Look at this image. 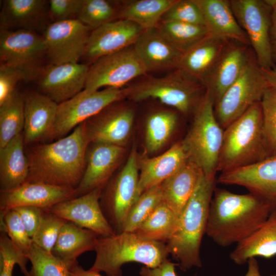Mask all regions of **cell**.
Returning <instances> with one entry per match:
<instances>
[{
	"instance_id": "cell-50",
	"label": "cell",
	"mask_w": 276,
	"mask_h": 276,
	"mask_svg": "<svg viewBox=\"0 0 276 276\" xmlns=\"http://www.w3.org/2000/svg\"><path fill=\"white\" fill-rule=\"evenodd\" d=\"M270 41L273 59L276 62V4L273 7L271 13Z\"/></svg>"
},
{
	"instance_id": "cell-49",
	"label": "cell",
	"mask_w": 276,
	"mask_h": 276,
	"mask_svg": "<svg viewBox=\"0 0 276 276\" xmlns=\"http://www.w3.org/2000/svg\"><path fill=\"white\" fill-rule=\"evenodd\" d=\"M177 263L167 260L158 267L150 268L143 266L140 271L141 276H177L175 266Z\"/></svg>"
},
{
	"instance_id": "cell-13",
	"label": "cell",
	"mask_w": 276,
	"mask_h": 276,
	"mask_svg": "<svg viewBox=\"0 0 276 276\" xmlns=\"http://www.w3.org/2000/svg\"><path fill=\"white\" fill-rule=\"evenodd\" d=\"M147 72L133 45L102 56L89 67L84 89L94 91L100 88H122Z\"/></svg>"
},
{
	"instance_id": "cell-40",
	"label": "cell",
	"mask_w": 276,
	"mask_h": 276,
	"mask_svg": "<svg viewBox=\"0 0 276 276\" xmlns=\"http://www.w3.org/2000/svg\"><path fill=\"white\" fill-rule=\"evenodd\" d=\"M28 258L32 264L29 276H70V268L63 261L34 243Z\"/></svg>"
},
{
	"instance_id": "cell-9",
	"label": "cell",
	"mask_w": 276,
	"mask_h": 276,
	"mask_svg": "<svg viewBox=\"0 0 276 276\" xmlns=\"http://www.w3.org/2000/svg\"><path fill=\"white\" fill-rule=\"evenodd\" d=\"M137 166V153L133 148L121 171L102 190L100 206L116 234L123 232L129 212L140 196Z\"/></svg>"
},
{
	"instance_id": "cell-17",
	"label": "cell",
	"mask_w": 276,
	"mask_h": 276,
	"mask_svg": "<svg viewBox=\"0 0 276 276\" xmlns=\"http://www.w3.org/2000/svg\"><path fill=\"white\" fill-rule=\"evenodd\" d=\"M102 188L61 202L47 210L67 221L95 232L99 237L115 234L105 217L100 204Z\"/></svg>"
},
{
	"instance_id": "cell-33",
	"label": "cell",
	"mask_w": 276,
	"mask_h": 276,
	"mask_svg": "<svg viewBox=\"0 0 276 276\" xmlns=\"http://www.w3.org/2000/svg\"><path fill=\"white\" fill-rule=\"evenodd\" d=\"M176 0H136L121 5L119 19H127L144 30L156 27L166 11Z\"/></svg>"
},
{
	"instance_id": "cell-6",
	"label": "cell",
	"mask_w": 276,
	"mask_h": 276,
	"mask_svg": "<svg viewBox=\"0 0 276 276\" xmlns=\"http://www.w3.org/2000/svg\"><path fill=\"white\" fill-rule=\"evenodd\" d=\"M127 87V98L133 101L156 99L185 114H194L206 91L202 82L178 68L163 77H146Z\"/></svg>"
},
{
	"instance_id": "cell-43",
	"label": "cell",
	"mask_w": 276,
	"mask_h": 276,
	"mask_svg": "<svg viewBox=\"0 0 276 276\" xmlns=\"http://www.w3.org/2000/svg\"><path fill=\"white\" fill-rule=\"evenodd\" d=\"M66 222L64 219L44 210L38 228L32 238L33 242L41 249L51 252L61 229Z\"/></svg>"
},
{
	"instance_id": "cell-32",
	"label": "cell",
	"mask_w": 276,
	"mask_h": 276,
	"mask_svg": "<svg viewBox=\"0 0 276 276\" xmlns=\"http://www.w3.org/2000/svg\"><path fill=\"white\" fill-rule=\"evenodd\" d=\"M99 237L91 230L67 221L61 228L51 253L70 268L78 263L79 256L95 250Z\"/></svg>"
},
{
	"instance_id": "cell-35",
	"label": "cell",
	"mask_w": 276,
	"mask_h": 276,
	"mask_svg": "<svg viewBox=\"0 0 276 276\" xmlns=\"http://www.w3.org/2000/svg\"><path fill=\"white\" fill-rule=\"evenodd\" d=\"M24 126V96L16 89L0 105V149L21 133Z\"/></svg>"
},
{
	"instance_id": "cell-30",
	"label": "cell",
	"mask_w": 276,
	"mask_h": 276,
	"mask_svg": "<svg viewBox=\"0 0 276 276\" xmlns=\"http://www.w3.org/2000/svg\"><path fill=\"white\" fill-rule=\"evenodd\" d=\"M25 145L20 133L0 149L1 192L15 189L26 181L29 164Z\"/></svg>"
},
{
	"instance_id": "cell-42",
	"label": "cell",
	"mask_w": 276,
	"mask_h": 276,
	"mask_svg": "<svg viewBox=\"0 0 276 276\" xmlns=\"http://www.w3.org/2000/svg\"><path fill=\"white\" fill-rule=\"evenodd\" d=\"M0 228L1 232L6 233L13 244L28 258L33 242L14 210L0 215Z\"/></svg>"
},
{
	"instance_id": "cell-7",
	"label": "cell",
	"mask_w": 276,
	"mask_h": 276,
	"mask_svg": "<svg viewBox=\"0 0 276 276\" xmlns=\"http://www.w3.org/2000/svg\"><path fill=\"white\" fill-rule=\"evenodd\" d=\"M224 130L214 112V103L206 91L194 113L191 127L181 142L189 160L195 163L205 177L216 179Z\"/></svg>"
},
{
	"instance_id": "cell-51",
	"label": "cell",
	"mask_w": 276,
	"mask_h": 276,
	"mask_svg": "<svg viewBox=\"0 0 276 276\" xmlns=\"http://www.w3.org/2000/svg\"><path fill=\"white\" fill-rule=\"evenodd\" d=\"M70 276H102L100 272L89 269H84L82 266L78 264L70 268Z\"/></svg>"
},
{
	"instance_id": "cell-10",
	"label": "cell",
	"mask_w": 276,
	"mask_h": 276,
	"mask_svg": "<svg viewBox=\"0 0 276 276\" xmlns=\"http://www.w3.org/2000/svg\"><path fill=\"white\" fill-rule=\"evenodd\" d=\"M42 34L27 30H0L1 63L20 71L25 81L35 80L45 66Z\"/></svg>"
},
{
	"instance_id": "cell-37",
	"label": "cell",
	"mask_w": 276,
	"mask_h": 276,
	"mask_svg": "<svg viewBox=\"0 0 276 276\" xmlns=\"http://www.w3.org/2000/svg\"><path fill=\"white\" fill-rule=\"evenodd\" d=\"M156 27L164 38L183 53L208 36L205 26L167 21H160Z\"/></svg>"
},
{
	"instance_id": "cell-2",
	"label": "cell",
	"mask_w": 276,
	"mask_h": 276,
	"mask_svg": "<svg viewBox=\"0 0 276 276\" xmlns=\"http://www.w3.org/2000/svg\"><path fill=\"white\" fill-rule=\"evenodd\" d=\"M275 209L269 202L250 193L237 194L215 188L205 234L220 246L237 244L260 228Z\"/></svg>"
},
{
	"instance_id": "cell-4",
	"label": "cell",
	"mask_w": 276,
	"mask_h": 276,
	"mask_svg": "<svg viewBox=\"0 0 276 276\" xmlns=\"http://www.w3.org/2000/svg\"><path fill=\"white\" fill-rule=\"evenodd\" d=\"M95 251L90 269L107 276H122V267L129 262L155 268L167 261L169 255L166 243L146 240L129 232L99 237Z\"/></svg>"
},
{
	"instance_id": "cell-15",
	"label": "cell",
	"mask_w": 276,
	"mask_h": 276,
	"mask_svg": "<svg viewBox=\"0 0 276 276\" xmlns=\"http://www.w3.org/2000/svg\"><path fill=\"white\" fill-rule=\"evenodd\" d=\"M117 102L84 122L90 143L124 147L127 142L132 131L134 112L131 108Z\"/></svg>"
},
{
	"instance_id": "cell-3",
	"label": "cell",
	"mask_w": 276,
	"mask_h": 276,
	"mask_svg": "<svg viewBox=\"0 0 276 276\" xmlns=\"http://www.w3.org/2000/svg\"><path fill=\"white\" fill-rule=\"evenodd\" d=\"M215 181L205 176L202 178L179 217L176 230L166 243L169 254L182 271L202 265L200 246Z\"/></svg>"
},
{
	"instance_id": "cell-41",
	"label": "cell",
	"mask_w": 276,
	"mask_h": 276,
	"mask_svg": "<svg viewBox=\"0 0 276 276\" xmlns=\"http://www.w3.org/2000/svg\"><path fill=\"white\" fill-rule=\"evenodd\" d=\"M265 143L269 157L276 156V86L269 85L261 101Z\"/></svg>"
},
{
	"instance_id": "cell-8",
	"label": "cell",
	"mask_w": 276,
	"mask_h": 276,
	"mask_svg": "<svg viewBox=\"0 0 276 276\" xmlns=\"http://www.w3.org/2000/svg\"><path fill=\"white\" fill-rule=\"evenodd\" d=\"M270 84L253 55L236 80L214 104L216 118L223 129L260 102Z\"/></svg>"
},
{
	"instance_id": "cell-1",
	"label": "cell",
	"mask_w": 276,
	"mask_h": 276,
	"mask_svg": "<svg viewBox=\"0 0 276 276\" xmlns=\"http://www.w3.org/2000/svg\"><path fill=\"white\" fill-rule=\"evenodd\" d=\"M89 144L83 122L54 142L27 146L29 173L26 182L76 189L84 174Z\"/></svg>"
},
{
	"instance_id": "cell-21",
	"label": "cell",
	"mask_w": 276,
	"mask_h": 276,
	"mask_svg": "<svg viewBox=\"0 0 276 276\" xmlns=\"http://www.w3.org/2000/svg\"><path fill=\"white\" fill-rule=\"evenodd\" d=\"M249 46L231 41L204 81L215 104L240 76L254 54Z\"/></svg>"
},
{
	"instance_id": "cell-11",
	"label": "cell",
	"mask_w": 276,
	"mask_h": 276,
	"mask_svg": "<svg viewBox=\"0 0 276 276\" xmlns=\"http://www.w3.org/2000/svg\"><path fill=\"white\" fill-rule=\"evenodd\" d=\"M229 3L248 38L259 65L264 70L274 68L270 41L272 7L261 0H229Z\"/></svg>"
},
{
	"instance_id": "cell-20",
	"label": "cell",
	"mask_w": 276,
	"mask_h": 276,
	"mask_svg": "<svg viewBox=\"0 0 276 276\" xmlns=\"http://www.w3.org/2000/svg\"><path fill=\"white\" fill-rule=\"evenodd\" d=\"M217 181L243 187L276 208V156L222 172Z\"/></svg>"
},
{
	"instance_id": "cell-26",
	"label": "cell",
	"mask_w": 276,
	"mask_h": 276,
	"mask_svg": "<svg viewBox=\"0 0 276 276\" xmlns=\"http://www.w3.org/2000/svg\"><path fill=\"white\" fill-rule=\"evenodd\" d=\"M203 14L208 35L250 45L227 0H195Z\"/></svg>"
},
{
	"instance_id": "cell-48",
	"label": "cell",
	"mask_w": 276,
	"mask_h": 276,
	"mask_svg": "<svg viewBox=\"0 0 276 276\" xmlns=\"http://www.w3.org/2000/svg\"><path fill=\"white\" fill-rule=\"evenodd\" d=\"M12 209L19 215L28 235L32 238L40 224L44 210L33 206H20Z\"/></svg>"
},
{
	"instance_id": "cell-34",
	"label": "cell",
	"mask_w": 276,
	"mask_h": 276,
	"mask_svg": "<svg viewBox=\"0 0 276 276\" xmlns=\"http://www.w3.org/2000/svg\"><path fill=\"white\" fill-rule=\"evenodd\" d=\"M179 219L162 201L133 232L143 239L166 243L176 230Z\"/></svg>"
},
{
	"instance_id": "cell-36",
	"label": "cell",
	"mask_w": 276,
	"mask_h": 276,
	"mask_svg": "<svg viewBox=\"0 0 276 276\" xmlns=\"http://www.w3.org/2000/svg\"><path fill=\"white\" fill-rule=\"evenodd\" d=\"M177 121V114L172 110H157L148 116L145 136L148 152L154 153L165 145L173 134Z\"/></svg>"
},
{
	"instance_id": "cell-25",
	"label": "cell",
	"mask_w": 276,
	"mask_h": 276,
	"mask_svg": "<svg viewBox=\"0 0 276 276\" xmlns=\"http://www.w3.org/2000/svg\"><path fill=\"white\" fill-rule=\"evenodd\" d=\"M133 47L147 72L175 70L183 55L160 35L157 27L144 30Z\"/></svg>"
},
{
	"instance_id": "cell-14",
	"label": "cell",
	"mask_w": 276,
	"mask_h": 276,
	"mask_svg": "<svg viewBox=\"0 0 276 276\" xmlns=\"http://www.w3.org/2000/svg\"><path fill=\"white\" fill-rule=\"evenodd\" d=\"M91 29L78 19L51 22L42 33L50 64L78 63Z\"/></svg>"
},
{
	"instance_id": "cell-18",
	"label": "cell",
	"mask_w": 276,
	"mask_h": 276,
	"mask_svg": "<svg viewBox=\"0 0 276 276\" xmlns=\"http://www.w3.org/2000/svg\"><path fill=\"white\" fill-rule=\"evenodd\" d=\"M77 197V189L40 182H25L13 190L1 192L0 215L20 206L47 211L55 205Z\"/></svg>"
},
{
	"instance_id": "cell-19",
	"label": "cell",
	"mask_w": 276,
	"mask_h": 276,
	"mask_svg": "<svg viewBox=\"0 0 276 276\" xmlns=\"http://www.w3.org/2000/svg\"><path fill=\"white\" fill-rule=\"evenodd\" d=\"M144 30L131 21L119 19L93 30L83 59L93 63L105 55L133 45Z\"/></svg>"
},
{
	"instance_id": "cell-54",
	"label": "cell",
	"mask_w": 276,
	"mask_h": 276,
	"mask_svg": "<svg viewBox=\"0 0 276 276\" xmlns=\"http://www.w3.org/2000/svg\"><path fill=\"white\" fill-rule=\"evenodd\" d=\"M271 276H276V273H275V274H272Z\"/></svg>"
},
{
	"instance_id": "cell-31",
	"label": "cell",
	"mask_w": 276,
	"mask_h": 276,
	"mask_svg": "<svg viewBox=\"0 0 276 276\" xmlns=\"http://www.w3.org/2000/svg\"><path fill=\"white\" fill-rule=\"evenodd\" d=\"M276 255V209L263 224L245 239L238 243L229 258L238 265L251 258H270Z\"/></svg>"
},
{
	"instance_id": "cell-45",
	"label": "cell",
	"mask_w": 276,
	"mask_h": 276,
	"mask_svg": "<svg viewBox=\"0 0 276 276\" xmlns=\"http://www.w3.org/2000/svg\"><path fill=\"white\" fill-rule=\"evenodd\" d=\"M167 21L205 27L202 11L195 0H176L160 20Z\"/></svg>"
},
{
	"instance_id": "cell-39",
	"label": "cell",
	"mask_w": 276,
	"mask_h": 276,
	"mask_svg": "<svg viewBox=\"0 0 276 276\" xmlns=\"http://www.w3.org/2000/svg\"><path fill=\"white\" fill-rule=\"evenodd\" d=\"M162 201L160 184L143 192L130 210L123 232H133Z\"/></svg>"
},
{
	"instance_id": "cell-16",
	"label": "cell",
	"mask_w": 276,
	"mask_h": 276,
	"mask_svg": "<svg viewBox=\"0 0 276 276\" xmlns=\"http://www.w3.org/2000/svg\"><path fill=\"white\" fill-rule=\"evenodd\" d=\"M88 70L79 62L46 65L35 80L38 92L60 104L84 89Z\"/></svg>"
},
{
	"instance_id": "cell-38",
	"label": "cell",
	"mask_w": 276,
	"mask_h": 276,
	"mask_svg": "<svg viewBox=\"0 0 276 276\" xmlns=\"http://www.w3.org/2000/svg\"><path fill=\"white\" fill-rule=\"evenodd\" d=\"M121 2L84 0L77 19L91 30L118 19Z\"/></svg>"
},
{
	"instance_id": "cell-46",
	"label": "cell",
	"mask_w": 276,
	"mask_h": 276,
	"mask_svg": "<svg viewBox=\"0 0 276 276\" xmlns=\"http://www.w3.org/2000/svg\"><path fill=\"white\" fill-rule=\"evenodd\" d=\"M84 0L49 1V14L52 22L77 19Z\"/></svg>"
},
{
	"instance_id": "cell-22",
	"label": "cell",
	"mask_w": 276,
	"mask_h": 276,
	"mask_svg": "<svg viewBox=\"0 0 276 276\" xmlns=\"http://www.w3.org/2000/svg\"><path fill=\"white\" fill-rule=\"evenodd\" d=\"M86 153L85 168L77 187V197L95 189L102 188L110 179L125 153L124 147L105 143H93Z\"/></svg>"
},
{
	"instance_id": "cell-47",
	"label": "cell",
	"mask_w": 276,
	"mask_h": 276,
	"mask_svg": "<svg viewBox=\"0 0 276 276\" xmlns=\"http://www.w3.org/2000/svg\"><path fill=\"white\" fill-rule=\"evenodd\" d=\"M20 81H25L19 70L7 65L0 64V105L8 99L16 90Z\"/></svg>"
},
{
	"instance_id": "cell-29",
	"label": "cell",
	"mask_w": 276,
	"mask_h": 276,
	"mask_svg": "<svg viewBox=\"0 0 276 276\" xmlns=\"http://www.w3.org/2000/svg\"><path fill=\"white\" fill-rule=\"evenodd\" d=\"M204 176L198 165L188 160L178 171L160 183L163 201L179 218Z\"/></svg>"
},
{
	"instance_id": "cell-52",
	"label": "cell",
	"mask_w": 276,
	"mask_h": 276,
	"mask_svg": "<svg viewBox=\"0 0 276 276\" xmlns=\"http://www.w3.org/2000/svg\"><path fill=\"white\" fill-rule=\"evenodd\" d=\"M247 263L248 268L245 276H261L258 261L255 258H250Z\"/></svg>"
},
{
	"instance_id": "cell-5",
	"label": "cell",
	"mask_w": 276,
	"mask_h": 276,
	"mask_svg": "<svg viewBox=\"0 0 276 276\" xmlns=\"http://www.w3.org/2000/svg\"><path fill=\"white\" fill-rule=\"evenodd\" d=\"M268 157L260 101L224 129L217 171L224 172Z\"/></svg>"
},
{
	"instance_id": "cell-24",
	"label": "cell",
	"mask_w": 276,
	"mask_h": 276,
	"mask_svg": "<svg viewBox=\"0 0 276 276\" xmlns=\"http://www.w3.org/2000/svg\"><path fill=\"white\" fill-rule=\"evenodd\" d=\"M49 1L4 0L0 13V28L5 30L44 32L49 25Z\"/></svg>"
},
{
	"instance_id": "cell-44",
	"label": "cell",
	"mask_w": 276,
	"mask_h": 276,
	"mask_svg": "<svg viewBox=\"0 0 276 276\" xmlns=\"http://www.w3.org/2000/svg\"><path fill=\"white\" fill-rule=\"evenodd\" d=\"M29 259L13 244L5 233L0 235V276H12L15 264L25 276H29L27 264Z\"/></svg>"
},
{
	"instance_id": "cell-28",
	"label": "cell",
	"mask_w": 276,
	"mask_h": 276,
	"mask_svg": "<svg viewBox=\"0 0 276 276\" xmlns=\"http://www.w3.org/2000/svg\"><path fill=\"white\" fill-rule=\"evenodd\" d=\"M231 41L207 36L183 53L177 68L204 84L207 76Z\"/></svg>"
},
{
	"instance_id": "cell-23",
	"label": "cell",
	"mask_w": 276,
	"mask_h": 276,
	"mask_svg": "<svg viewBox=\"0 0 276 276\" xmlns=\"http://www.w3.org/2000/svg\"><path fill=\"white\" fill-rule=\"evenodd\" d=\"M24 137L26 146L51 139L58 104L37 91L26 94Z\"/></svg>"
},
{
	"instance_id": "cell-53",
	"label": "cell",
	"mask_w": 276,
	"mask_h": 276,
	"mask_svg": "<svg viewBox=\"0 0 276 276\" xmlns=\"http://www.w3.org/2000/svg\"><path fill=\"white\" fill-rule=\"evenodd\" d=\"M263 71L269 84L276 86V67L269 70H263Z\"/></svg>"
},
{
	"instance_id": "cell-12",
	"label": "cell",
	"mask_w": 276,
	"mask_h": 276,
	"mask_svg": "<svg viewBox=\"0 0 276 276\" xmlns=\"http://www.w3.org/2000/svg\"><path fill=\"white\" fill-rule=\"evenodd\" d=\"M127 87H106L94 91L84 89L72 98L58 104L51 140L64 137L72 130L108 106L127 98Z\"/></svg>"
},
{
	"instance_id": "cell-27",
	"label": "cell",
	"mask_w": 276,
	"mask_h": 276,
	"mask_svg": "<svg viewBox=\"0 0 276 276\" xmlns=\"http://www.w3.org/2000/svg\"><path fill=\"white\" fill-rule=\"evenodd\" d=\"M188 160V156L182 142L175 144L158 156L142 158L140 162V195L174 175Z\"/></svg>"
}]
</instances>
